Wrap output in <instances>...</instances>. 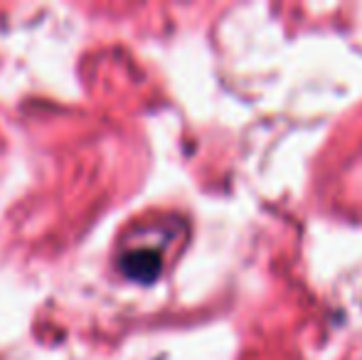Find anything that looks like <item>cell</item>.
<instances>
[{"mask_svg":"<svg viewBox=\"0 0 362 360\" xmlns=\"http://www.w3.org/2000/svg\"><path fill=\"white\" fill-rule=\"evenodd\" d=\"M119 269L129 279L139 284H151L156 281V277L163 269V260L158 250H134L129 255L121 257Z\"/></svg>","mask_w":362,"mask_h":360,"instance_id":"obj_1","label":"cell"}]
</instances>
